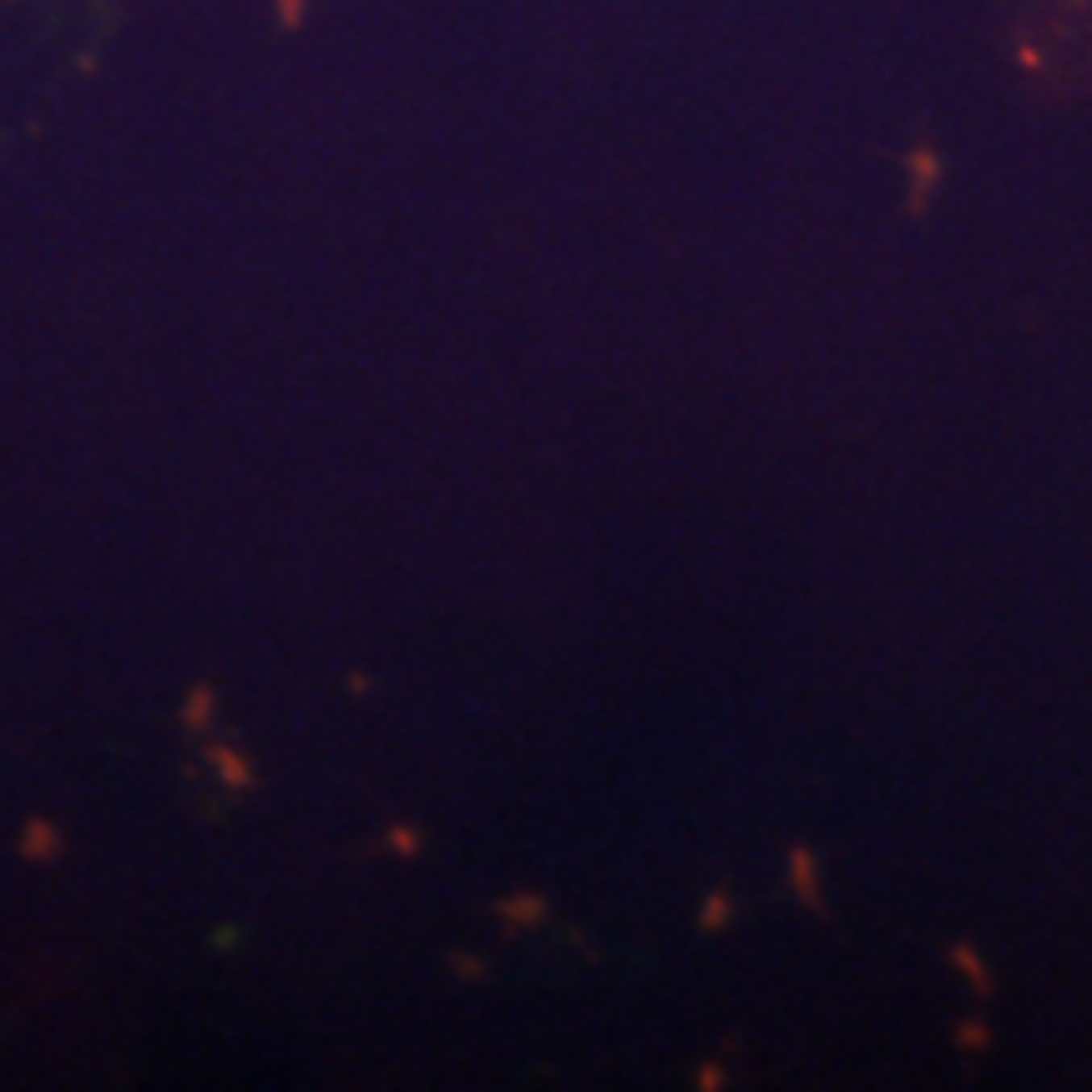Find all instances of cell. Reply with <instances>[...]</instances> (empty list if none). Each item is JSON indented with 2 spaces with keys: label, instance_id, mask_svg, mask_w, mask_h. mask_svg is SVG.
<instances>
[{
  "label": "cell",
  "instance_id": "obj_1",
  "mask_svg": "<svg viewBox=\"0 0 1092 1092\" xmlns=\"http://www.w3.org/2000/svg\"><path fill=\"white\" fill-rule=\"evenodd\" d=\"M789 865H794V885H799V895L809 900V911H824V900H819V885H815V855H809L804 844H799V850L789 855Z\"/></svg>",
  "mask_w": 1092,
  "mask_h": 1092
},
{
  "label": "cell",
  "instance_id": "obj_2",
  "mask_svg": "<svg viewBox=\"0 0 1092 1092\" xmlns=\"http://www.w3.org/2000/svg\"><path fill=\"white\" fill-rule=\"evenodd\" d=\"M56 850H61V840H56V830H51V824H26V855H35V860H51Z\"/></svg>",
  "mask_w": 1092,
  "mask_h": 1092
},
{
  "label": "cell",
  "instance_id": "obj_3",
  "mask_svg": "<svg viewBox=\"0 0 1092 1092\" xmlns=\"http://www.w3.org/2000/svg\"><path fill=\"white\" fill-rule=\"evenodd\" d=\"M951 956H956V966H961L966 976H976V991H982V996H991V982H986V971H982V961H976V956H971L966 946H956Z\"/></svg>",
  "mask_w": 1092,
  "mask_h": 1092
},
{
  "label": "cell",
  "instance_id": "obj_4",
  "mask_svg": "<svg viewBox=\"0 0 1092 1092\" xmlns=\"http://www.w3.org/2000/svg\"><path fill=\"white\" fill-rule=\"evenodd\" d=\"M506 915L511 920H541V900L526 895V900H506Z\"/></svg>",
  "mask_w": 1092,
  "mask_h": 1092
},
{
  "label": "cell",
  "instance_id": "obj_5",
  "mask_svg": "<svg viewBox=\"0 0 1092 1092\" xmlns=\"http://www.w3.org/2000/svg\"><path fill=\"white\" fill-rule=\"evenodd\" d=\"M208 708H213V693L202 688V693H193V698H187V708H182V719H187V723H202V719H208Z\"/></svg>",
  "mask_w": 1092,
  "mask_h": 1092
},
{
  "label": "cell",
  "instance_id": "obj_6",
  "mask_svg": "<svg viewBox=\"0 0 1092 1092\" xmlns=\"http://www.w3.org/2000/svg\"><path fill=\"white\" fill-rule=\"evenodd\" d=\"M728 911H733L728 900H723V895H713V900H708V911H703V926H723Z\"/></svg>",
  "mask_w": 1092,
  "mask_h": 1092
},
{
  "label": "cell",
  "instance_id": "obj_7",
  "mask_svg": "<svg viewBox=\"0 0 1092 1092\" xmlns=\"http://www.w3.org/2000/svg\"><path fill=\"white\" fill-rule=\"evenodd\" d=\"M961 1042H966V1047H986V1027L966 1022V1027H961Z\"/></svg>",
  "mask_w": 1092,
  "mask_h": 1092
},
{
  "label": "cell",
  "instance_id": "obj_8",
  "mask_svg": "<svg viewBox=\"0 0 1092 1092\" xmlns=\"http://www.w3.org/2000/svg\"><path fill=\"white\" fill-rule=\"evenodd\" d=\"M390 840H394V850H405V855H410V850H415V835H410V830H394V835H390Z\"/></svg>",
  "mask_w": 1092,
  "mask_h": 1092
}]
</instances>
